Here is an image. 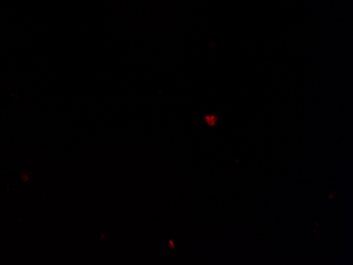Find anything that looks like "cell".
Wrapping results in <instances>:
<instances>
[{
    "label": "cell",
    "mask_w": 353,
    "mask_h": 265,
    "mask_svg": "<svg viewBox=\"0 0 353 265\" xmlns=\"http://www.w3.org/2000/svg\"><path fill=\"white\" fill-rule=\"evenodd\" d=\"M216 120H217V118H215V116H211V118H206V122H208V124L211 125V126H214V125L216 124Z\"/></svg>",
    "instance_id": "cell-1"
}]
</instances>
